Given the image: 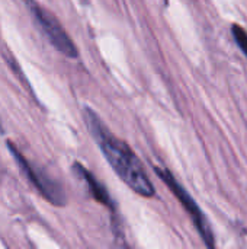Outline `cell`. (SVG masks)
Here are the masks:
<instances>
[{
  "mask_svg": "<svg viewBox=\"0 0 247 249\" xmlns=\"http://www.w3.org/2000/svg\"><path fill=\"white\" fill-rule=\"evenodd\" d=\"M231 32H233L234 41L237 42V45L240 47V50L245 53V55L247 57V32L240 25H233Z\"/></svg>",
  "mask_w": 247,
  "mask_h": 249,
  "instance_id": "8992f818",
  "label": "cell"
},
{
  "mask_svg": "<svg viewBox=\"0 0 247 249\" xmlns=\"http://www.w3.org/2000/svg\"><path fill=\"white\" fill-rule=\"evenodd\" d=\"M73 171L76 172V175L79 178H82V181L86 184L90 196L95 198V201H98L99 204H102L103 207H106L108 210H111L112 213L116 212V206L111 197V194L108 193V190L105 188V185L90 172L87 171L83 165L80 163H74L73 165Z\"/></svg>",
  "mask_w": 247,
  "mask_h": 249,
  "instance_id": "5b68a950",
  "label": "cell"
},
{
  "mask_svg": "<svg viewBox=\"0 0 247 249\" xmlns=\"http://www.w3.org/2000/svg\"><path fill=\"white\" fill-rule=\"evenodd\" d=\"M154 172L169 187V190L172 191V194L181 201L182 207L185 209V212L191 217L194 226L197 228L198 235L201 236V239H202V242L207 247V249H217V247H215V239H214V233H213V229L210 226V222L207 220L205 214L202 213L201 207L197 204V201L194 200V197L185 190V187L175 178V175L167 168L156 166L154 168Z\"/></svg>",
  "mask_w": 247,
  "mask_h": 249,
  "instance_id": "7a4b0ae2",
  "label": "cell"
},
{
  "mask_svg": "<svg viewBox=\"0 0 247 249\" xmlns=\"http://www.w3.org/2000/svg\"><path fill=\"white\" fill-rule=\"evenodd\" d=\"M29 13L32 15L36 26L41 29V32L45 35V38L49 41V44L61 54H64L68 58H77L79 50L74 45L73 39L68 36L63 25L58 22V19L47 10L44 6H41L36 0H23Z\"/></svg>",
  "mask_w": 247,
  "mask_h": 249,
  "instance_id": "3957f363",
  "label": "cell"
},
{
  "mask_svg": "<svg viewBox=\"0 0 247 249\" xmlns=\"http://www.w3.org/2000/svg\"><path fill=\"white\" fill-rule=\"evenodd\" d=\"M83 115L93 140L98 143V147L103 153L114 172L135 194L144 198H153L156 196V188L150 181L141 160L130 147V144L112 134V131L93 109L84 108Z\"/></svg>",
  "mask_w": 247,
  "mask_h": 249,
  "instance_id": "6da1fadb",
  "label": "cell"
},
{
  "mask_svg": "<svg viewBox=\"0 0 247 249\" xmlns=\"http://www.w3.org/2000/svg\"><path fill=\"white\" fill-rule=\"evenodd\" d=\"M6 146H7L9 152L12 153L13 159L16 160V163L19 165V168L22 169V172L28 177L29 182L39 191V194L47 201H49L52 206H57V207H63L67 204L66 193L58 182H55L52 178H49L44 171L33 166L12 142H7Z\"/></svg>",
  "mask_w": 247,
  "mask_h": 249,
  "instance_id": "277c9868",
  "label": "cell"
}]
</instances>
